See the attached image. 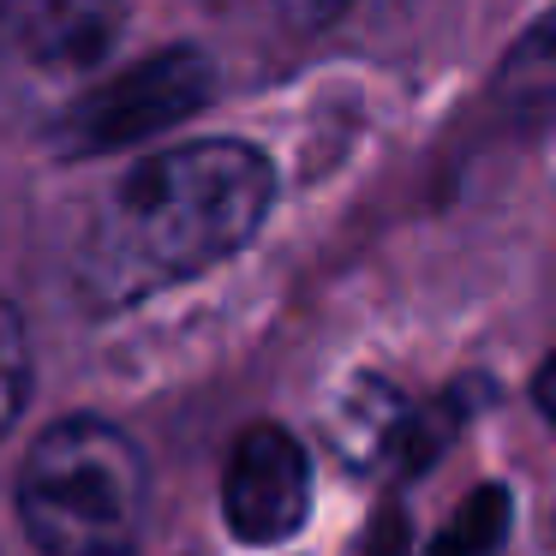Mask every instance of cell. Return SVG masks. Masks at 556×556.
<instances>
[{"instance_id":"obj_6","label":"cell","mask_w":556,"mask_h":556,"mask_svg":"<svg viewBox=\"0 0 556 556\" xmlns=\"http://www.w3.org/2000/svg\"><path fill=\"white\" fill-rule=\"evenodd\" d=\"M329 443L341 448V460L359 472H383V467H425L443 443L437 413L413 407L395 383L383 377H359L341 389L336 413H329Z\"/></svg>"},{"instance_id":"obj_9","label":"cell","mask_w":556,"mask_h":556,"mask_svg":"<svg viewBox=\"0 0 556 556\" xmlns=\"http://www.w3.org/2000/svg\"><path fill=\"white\" fill-rule=\"evenodd\" d=\"M30 401V336L13 305H0V437L18 425Z\"/></svg>"},{"instance_id":"obj_10","label":"cell","mask_w":556,"mask_h":556,"mask_svg":"<svg viewBox=\"0 0 556 556\" xmlns=\"http://www.w3.org/2000/svg\"><path fill=\"white\" fill-rule=\"evenodd\" d=\"M532 395H539V407H544V419L556 425V348H551V359L539 365V383H532Z\"/></svg>"},{"instance_id":"obj_1","label":"cell","mask_w":556,"mask_h":556,"mask_svg":"<svg viewBox=\"0 0 556 556\" xmlns=\"http://www.w3.org/2000/svg\"><path fill=\"white\" fill-rule=\"evenodd\" d=\"M276 174L240 138H186L144 156L109 192L85 245V281L97 300L126 305L192 281L257 240Z\"/></svg>"},{"instance_id":"obj_3","label":"cell","mask_w":556,"mask_h":556,"mask_svg":"<svg viewBox=\"0 0 556 556\" xmlns=\"http://www.w3.org/2000/svg\"><path fill=\"white\" fill-rule=\"evenodd\" d=\"M216 90V73L198 49H162L138 66H121L114 78H97L61 121L66 156H109V150L144 144L162 126H180L204 109Z\"/></svg>"},{"instance_id":"obj_5","label":"cell","mask_w":556,"mask_h":556,"mask_svg":"<svg viewBox=\"0 0 556 556\" xmlns=\"http://www.w3.org/2000/svg\"><path fill=\"white\" fill-rule=\"evenodd\" d=\"M126 30V0H0V61L30 78H97Z\"/></svg>"},{"instance_id":"obj_2","label":"cell","mask_w":556,"mask_h":556,"mask_svg":"<svg viewBox=\"0 0 556 556\" xmlns=\"http://www.w3.org/2000/svg\"><path fill=\"white\" fill-rule=\"evenodd\" d=\"M150 467L121 425L78 413L61 419L18 460V527L37 556H132L144 532Z\"/></svg>"},{"instance_id":"obj_4","label":"cell","mask_w":556,"mask_h":556,"mask_svg":"<svg viewBox=\"0 0 556 556\" xmlns=\"http://www.w3.org/2000/svg\"><path fill=\"white\" fill-rule=\"evenodd\" d=\"M222 515L240 544H288L312 515V460L281 425H252L222 467Z\"/></svg>"},{"instance_id":"obj_7","label":"cell","mask_w":556,"mask_h":556,"mask_svg":"<svg viewBox=\"0 0 556 556\" xmlns=\"http://www.w3.org/2000/svg\"><path fill=\"white\" fill-rule=\"evenodd\" d=\"M503 532H508V491L503 484H484V491H472L467 503L455 508V520L437 532L431 556H496L503 551Z\"/></svg>"},{"instance_id":"obj_8","label":"cell","mask_w":556,"mask_h":556,"mask_svg":"<svg viewBox=\"0 0 556 556\" xmlns=\"http://www.w3.org/2000/svg\"><path fill=\"white\" fill-rule=\"evenodd\" d=\"M210 7L228 18H252V25H269V30H300V37H312V30L336 25L353 0H210Z\"/></svg>"}]
</instances>
